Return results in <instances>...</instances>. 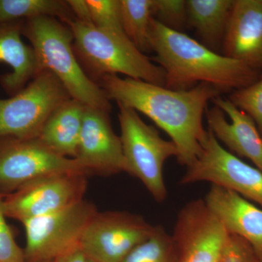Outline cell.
<instances>
[{
  "label": "cell",
  "mask_w": 262,
  "mask_h": 262,
  "mask_svg": "<svg viewBox=\"0 0 262 262\" xmlns=\"http://www.w3.org/2000/svg\"><path fill=\"white\" fill-rule=\"evenodd\" d=\"M122 262H179V252L172 234L155 226L149 238L137 246Z\"/></svg>",
  "instance_id": "obj_22"
},
{
  "label": "cell",
  "mask_w": 262,
  "mask_h": 262,
  "mask_svg": "<svg viewBox=\"0 0 262 262\" xmlns=\"http://www.w3.org/2000/svg\"><path fill=\"white\" fill-rule=\"evenodd\" d=\"M153 18L168 28L181 32L188 21L187 1L154 0Z\"/></svg>",
  "instance_id": "obj_25"
},
{
  "label": "cell",
  "mask_w": 262,
  "mask_h": 262,
  "mask_svg": "<svg viewBox=\"0 0 262 262\" xmlns=\"http://www.w3.org/2000/svg\"><path fill=\"white\" fill-rule=\"evenodd\" d=\"M227 234L204 200L189 202L179 212L172 234L179 262H218Z\"/></svg>",
  "instance_id": "obj_12"
},
{
  "label": "cell",
  "mask_w": 262,
  "mask_h": 262,
  "mask_svg": "<svg viewBox=\"0 0 262 262\" xmlns=\"http://www.w3.org/2000/svg\"><path fill=\"white\" fill-rule=\"evenodd\" d=\"M96 207L82 200L50 214L22 222L26 232L27 262H47L80 248L84 229L97 213Z\"/></svg>",
  "instance_id": "obj_7"
},
{
  "label": "cell",
  "mask_w": 262,
  "mask_h": 262,
  "mask_svg": "<svg viewBox=\"0 0 262 262\" xmlns=\"http://www.w3.org/2000/svg\"><path fill=\"white\" fill-rule=\"evenodd\" d=\"M218 262H261L251 244L241 236L227 232Z\"/></svg>",
  "instance_id": "obj_26"
},
{
  "label": "cell",
  "mask_w": 262,
  "mask_h": 262,
  "mask_svg": "<svg viewBox=\"0 0 262 262\" xmlns=\"http://www.w3.org/2000/svg\"><path fill=\"white\" fill-rule=\"evenodd\" d=\"M23 22L0 25V62L12 69L0 77V82L9 94H16L40 72L32 46L21 39Z\"/></svg>",
  "instance_id": "obj_17"
},
{
  "label": "cell",
  "mask_w": 262,
  "mask_h": 262,
  "mask_svg": "<svg viewBox=\"0 0 262 262\" xmlns=\"http://www.w3.org/2000/svg\"><path fill=\"white\" fill-rule=\"evenodd\" d=\"M52 262H90L80 248L56 258Z\"/></svg>",
  "instance_id": "obj_29"
},
{
  "label": "cell",
  "mask_w": 262,
  "mask_h": 262,
  "mask_svg": "<svg viewBox=\"0 0 262 262\" xmlns=\"http://www.w3.org/2000/svg\"><path fill=\"white\" fill-rule=\"evenodd\" d=\"M154 0H120L122 29L139 51H149L150 24Z\"/></svg>",
  "instance_id": "obj_21"
},
{
  "label": "cell",
  "mask_w": 262,
  "mask_h": 262,
  "mask_svg": "<svg viewBox=\"0 0 262 262\" xmlns=\"http://www.w3.org/2000/svg\"><path fill=\"white\" fill-rule=\"evenodd\" d=\"M67 3L75 15L76 20L93 25L91 10L87 0H67Z\"/></svg>",
  "instance_id": "obj_28"
},
{
  "label": "cell",
  "mask_w": 262,
  "mask_h": 262,
  "mask_svg": "<svg viewBox=\"0 0 262 262\" xmlns=\"http://www.w3.org/2000/svg\"><path fill=\"white\" fill-rule=\"evenodd\" d=\"M195 161L188 167L182 184L208 182L225 188L262 208V172L239 159L222 146L209 129L201 141Z\"/></svg>",
  "instance_id": "obj_8"
},
{
  "label": "cell",
  "mask_w": 262,
  "mask_h": 262,
  "mask_svg": "<svg viewBox=\"0 0 262 262\" xmlns=\"http://www.w3.org/2000/svg\"><path fill=\"white\" fill-rule=\"evenodd\" d=\"M4 194L0 192V262H27L24 251L15 241L3 210Z\"/></svg>",
  "instance_id": "obj_27"
},
{
  "label": "cell",
  "mask_w": 262,
  "mask_h": 262,
  "mask_svg": "<svg viewBox=\"0 0 262 262\" xmlns=\"http://www.w3.org/2000/svg\"><path fill=\"white\" fill-rule=\"evenodd\" d=\"M70 98L53 74L41 71L14 96L0 99V139H37L53 112Z\"/></svg>",
  "instance_id": "obj_6"
},
{
  "label": "cell",
  "mask_w": 262,
  "mask_h": 262,
  "mask_svg": "<svg viewBox=\"0 0 262 262\" xmlns=\"http://www.w3.org/2000/svg\"><path fill=\"white\" fill-rule=\"evenodd\" d=\"M22 34L30 41L40 72L53 74L76 101L110 113L106 93L87 75L76 56L69 26L53 17H37L26 20Z\"/></svg>",
  "instance_id": "obj_3"
},
{
  "label": "cell",
  "mask_w": 262,
  "mask_h": 262,
  "mask_svg": "<svg viewBox=\"0 0 262 262\" xmlns=\"http://www.w3.org/2000/svg\"><path fill=\"white\" fill-rule=\"evenodd\" d=\"M117 105L125 173L139 179L155 201L163 203L167 196L164 165L168 158H177L178 149L143 121L135 110Z\"/></svg>",
  "instance_id": "obj_5"
},
{
  "label": "cell",
  "mask_w": 262,
  "mask_h": 262,
  "mask_svg": "<svg viewBox=\"0 0 262 262\" xmlns=\"http://www.w3.org/2000/svg\"><path fill=\"white\" fill-rule=\"evenodd\" d=\"M87 2L93 25L104 30L124 32L120 0H87Z\"/></svg>",
  "instance_id": "obj_24"
},
{
  "label": "cell",
  "mask_w": 262,
  "mask_h": 262,
  "mask_svg": "<svg viewBox=\"0 0 262 262\" xmlns=\"http://www.w3.org/2000/svg\"><path fill=\"white\" fill-rule=\"evenodd\" d=\"M155 226L127 211L97 212L84 229L80 248L92 262H122L149 238Z\"/></svg>",
  "instance_id": "obj_9"
},
{
  "label": "cell",
  "mask_w": 262,
  "mask_h": 262,
  "mask_svg": "<svg viewBox=\"0 0 262 262\" xmlns=\"http://www.w3.org/2000/svg\"><path fill=\"white\" fill-rule=\"evenodd\" d=\"M212 101L214 106L206 110L208 129L228 151L251 160L262 172V136L255 122L228 98L218 96Z\"/></svg>",
  "instance_id": "obj_14"
},
{
  "label": "cell",
  "mask_w": 262,
  "mask_h": 262,
  "mask_svg": "<svg viewBox=\"0 0 262 262\" xmlns=\"http://www.w3.org/2000/svg\"><path fill=\"white\" fill-rule=\"evenodd\" d=\"M99 86L110 100L144 114L165 131L178 149L177 160L190 166L201 151V141L206 133L203 115L208 101L221 92L211 84L201 83L185 91L118 75H105Z\"/></svg>",
  "instance_id": "obj_1"
},
{
  "label": "cell",
  "mask_w": 262,
  "mask_h": 262,
  "mask_svg": "<svg viewBox=\"0 0 262 262\" xmlns=\"http://www.w3.org/2000/svg\"><path fill=\"white\" fill-rule=\"evenodd\" d=\"M90 262H92V261H89Z\"/></svg>",
  "instance_id": "obj_31"
},
{
  "label": "cell",
  "mask_w": 262,
  "mask_h": 262,
  "mask_svg": "<svg viewBox=\"0 0 262 262\" xmlns=\"http://www.w3.org/2000/svg\"><path fill=\"white\" fill-rule=\"evenodd\" d=\"M75 160L88 175L125 172L121 140L112 126L110 113L85 106Z\"/></svg>",
  "instance_id": "obj_13"
},
{
  "label": "cell",
  "mask_w": 262,
  "mask_h": 262,
  "mask_svg": "<svg viewBox=\"0 0 262 262\" xmlns=\"http://www.w3.org/2000/svg\"><path fill=\"white\" fill-rule=\"evenodd\" d=\"M72 172L87 174L77 160L56 154L38 139H0V192L3 194L15 192L45 176Z\"/></svg>",
  "instance_id": "obj_11"
},
{
  "label": "cell",
  "mask_w": 262,
  "mask_h": 262,
  "mask_svg": "<svg viewBox=\"0 0 262 262\" xmlns=\"http://www.w3.org/2000/svg\"><path fill=\"white\" fill-rule=\"evenodd\" d=\"M234 0H188L187 20L202 44L215 51L223 45Z\"/></svg>",
  "instance_id": "obj_19"
},
{
  "label": "cell",
  "mask_w": 262,
  "mask_h": 262,
  "mask_svg": "<svg viewBox=\"0 0 262 262\" xmlns=\"http://www.w3.org/2000/svg\"><path fill=\"white\" fill-rule=\"evenodd\" d=\"M41 16L58 18L65 24L76 20L67 1L0 0V25Z\"/></svg>",
  "instance_id": "obj_20"
},
{
  "label": "cell",
  "mask_w": 262,
  "mask_h": 262,
  "mask_svg": "<svg viewBox=\"0 0 262 262\" xmlns=\"http://www.w3.org/2000/svg\"><path fill=\"white\" fill-rule=\"evenodd\" d=\"M47 262H52V261H47Z\"/></svg>",
  "instance_id": "obj_30"
},
{
  "label": "cell",
  "mask_w": 262,
  "mask_h": 262,
  "mask_svg": "<svg viewBox=\"0 0 262 262\" xmlns=\"http://www.w3.org/2000/svg\"><path fill=\"white\" fill-rule=\"evenodd\" d=\"M87 174L72 172L45 176L3 198L7 217L19 222L42 216L84 200Z\"/></svg>",
  "instance_id": "obj_10"
},
{
  "label": "cell",
  "mask_w": 262,
  "mask_h": 262,
  "mask_svg": "<svg viewBox=\"0 0 262 262\" xmlns=\"http://www.w3.org/2000/svg\"><path fill=\"white\" fill-rule=\"evenodd\" d=\"M150 50L165 72V87L185 91L196 84H211L221 93L237 91L260 78V70L238 60L219 54L154 18L150 24Z\"/></svg>",
  "instance_id": "obj_2"
},
{
  "label": "cell",
  "mask_w": 262,
  "mask_h": 262,
  "mask_svg": "<svg viewBox=\"0 0 262 262\" xmlns=\"http://www.w3.org/2000/svg\"><path fill=\"white\" fill-rule=\"evenodd\" d=\"M224 56L262 69V0H234L224 38Z\"/></svg>",
  "instance_id": "obj_15"
},
{
  "label": "cell",
  "mask_w": 262,
  "mask_h": 262,
  "mask_svg": "<svg viewBox=\"0 0 262 262\" xmlns=\"http://www.w3.org/2000/svg\"><path fill=\"white\" fill-rule=\"evenodd\" d=\"M204 201L226 231L248 241L262 262L261 207L237 193L215 185H211Z\"/></svg>",
  "instance_id": "obj_16"
},
{
  "label": "cell",
  "mask_w": 262,
  "mask_h": 262,
  "mask_svg": "<svg viewBox=\"0 0 262 262\" xmlns=\"http://www.w3.org/2000/svg\"><path fill=\"white\" fill-rule=\"evenodd\" d=\"M67 25L73 34L76 56L94 80L121 74L134 80L165 86L163 69L139 51L123 32L98 29L77 20Z\"/></svg>",
  "instance_id": "obj_4"
},
{
  "label": "cell",
  "mask_w": 262,
  "mask_h": 262,
  "mask_svg": "<svg viewBox=\"0 0 262 262\" xmlns=\"http://www.w3.org/2000/svg\"><path fill=\"white\" fill-rule=\"evenodd\" d=\"M85 106L73 98L66 101L48 118L38 140L56 154L75 159Z\"/></svg>",
  "instance_id": "obj_18"
},
{
  "label": "cell",
  "mask_w": 262,
  "mask_h": 262,
  "mask_svg": "<svg viewBox=\"0 0 262 262\" xmlns=\"http://www.w3.org/2000/svg\"><path fill=\"white\" fill-rule=\"evenodd\" d=\"M228 99L252 119L262 136V77L247 87L233 91Z\"/></svg>",
  "instance_id": "obj_23"
}]
</instances>
